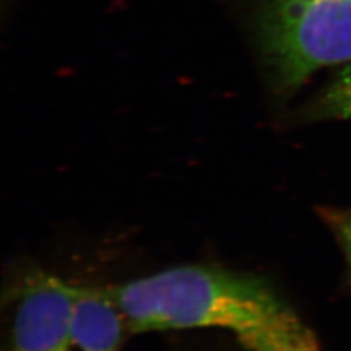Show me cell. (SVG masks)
<instances>
[{"instance_id":"cell-7","label":"cell","mask_w":351,"mask_h":351,"mask_svg":"<svg viewBox=\"0 0 351 351\" xmlns=\"http://www.w3.org/2000/svg\"><path fill=\"white\" fill-rule=\"evenodd\" d=\"M322 217L326 226L332 229L342 245L345 255L351 268V211H343L337 208H323Z\"/></svg>"},{"instance_id":"cell-5","label":"cell","mask_w":351,"mask_h":351,"mask_svg":"<svg viewBox=\"0 0 351 351\" xmlns=\"http://www.w3.org/2000/svg\"><path fill=\"white\" fill-rule=\"evenodd\" d=\"M249 351H322L313 332L287 306L245 346Z\"/></svg>"},{"instance_id":"cell-3","label":"cell","mask_w":351,"mask_h":351,"mask_svg":"<svg viewBox=\"0 0 351 351\" xmlns=\"http://www.w3.org/2000/svg\"><path fill=\"white\" fill-rule=\"evenodd\" d=\"M78 285L26 265L8 293L11 304L7 351H69Z\"/></svg>"},{"instance_id":"cell-1","label":"cell","mask_w":351,"mask_h":351,"mask_svg":"<svg viewBox=\"0 0 351 351\" xmlns=\"http://www.w3.org/2000/svg\"><path fill=\"white\" fill-rule=\"evenodd\" d=\"M132 333L217 329L245 348L287 302L259 277L213 265H177L108 287Z\"/></svg>"},{"instance_id":"cell-6","label":"cell","mask_w":351,"mask_h":351,"mask_svg":"<svg viewBox=\"0 0 351 351\" xmlns=\"http://www.w3.org/2000/svg\"><path fill=\"white\" fill-rule=\"evenodd\" d=\"M301 119L310 121L351 119V62L304 107Z\"/></svg>"},{"instance_id":"cell-4","label":"cell","mask_w":351,"mask_h":351,"mask_svg":"<svg viewBox=\"0 0 351 351\" xmlns=\"http://www.w3.org/2000/svg\"><path fill=\"white\" fill-rule=\"evenodd\" d=\"M132 333L108 287H80L71 326L69 351H119Z\"/></svg>"},{"instance_id":"cell-2","label":"cell","mask_w":351,"mask_h":351,"mask_svg":"<svg viewBox=\"0 0 351 351\" xmlns=\"http://www.w3.org/2000/svg\"><path fill=\"white\" fill-rule=\"evenodd\" d=\"M256 33L277 95L322 68L351 62V0H263Z\"/></svg>"}]
</instances>
